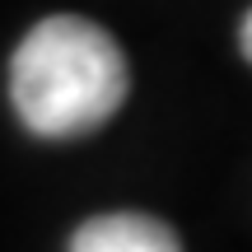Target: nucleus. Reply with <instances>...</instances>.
<instances>
[{
    "label": "nucleus",
    "instance_id": "obj_3",
    "mask_svg": "<svg viewBox=\"0 0 252 252\" xmlns=\"http://www.w3.org/2000/svg\"><path fill=\"white\" fill-rule=\"evenodd\" d=\"M238 42H243V56L252 61V14L243 19V33H238Z\"/></svg>",
    "mask_w": 252,
    "mask_h": 252
},
{
    "label": "nucleus",
    "instance_id": "obj_1",
    "mask_svg": "<svg viewBox=\"0 0 252 252\" xmlns=\"http://www.w3.org/2000/svg\"><path fill=\"white\" fill-rule=\"evenodd\" d=\"M126 89L131 75L122 47L108 37V28L80 14L42 19L9 61L14 112L47 140H70L103 126L126 103Z\"/></svg>",
    "mask_w": 252,
    "mask_h": 252
},
{
    "label": "nucleus",
    "instance_id": "obj_2",
    "mask_svg": "<svg viewBox=\"0 0 252 252\" xmlns=\"http://www.w3.org/2000/svg\"><path fill=\"white\" fill-rule=\"evenodd\" d=\"M70 252H182L178 234L150 215H98L84 220L70 238Z\"/></svg>",
    "mask_w": 252,
    "mask_h": 252
}]
</instances>
